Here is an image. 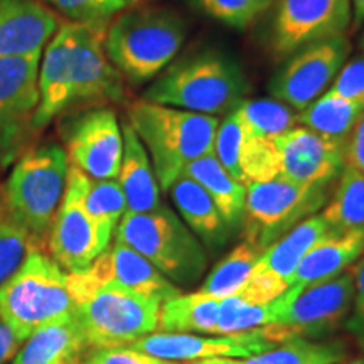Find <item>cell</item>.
<instances>
[{
  "instance_id": "obj_1",
  "label": "cell",
  "mask_w": 364,
  "mask_h": 364,
  "mask_svg": "<svg viewBox=\"0 0 364 364\" xmlns=\"http://www.w3.org/2000/svg\"><path fill=\"white\" fill-rule=\"evenodd\" d=\"M103 38L105 31L75 22L58 27L41 56L36 132L78 103H112L125 98L124 78L105 53Z\"/></svg>"
},
{
  "instance_id": "obj_2",
  "label": "cell",
  "mask_w": 364,
  "mask_h": 364,
  "mask_svg": "<svg viewBox=\"0 0 364 364\" xmlns=\"http://www.w3.org/2000/svg\"><path fill=\"white\" fill-rule=\"evenodd\" d=\"M248 90L238 59L218 49H204L172 61L145 90L144 100L220 117L243 103Z\"/></svg>"
},
{
  "instance_id": "obj_3",
  "label": "cell",
  "mask_w": 364,
  "mask_h": 364,
  "mask_svg": "<svg viewBox=\"0 0 364 364\" xmlns=\"http://www.w3.org/2000/svg\"><path fill=\"white\" fill-rule=\"evenodd\" d=\"M127 124L147 150L159 188L169 191L191 162L213 154L220 118L142 98L129 107Z\"/></svg>"
},
{
  "instance_id": "obj_4",
  "label": "cell",
  "mask_w": 364,
  "mask_h": 364,
  "mask_svg": "<svg viewBox=\"0 0 364 364\" xmlns=\"http://www.w3.org/2000/svg\"><path fill=\"white\" fill-rule=\"evenodd\" d=\"M73 314L91 349L130 346L157 331L162 302L117 284H97L81 273H68Z\"/></svg>"
},
{
  "instance_id": "obj_5",
  "label": "cell",
  "mask_w": 364,
  "mask_h": 364,
  "mask_svg": "<svg viewBox=\"0 0 364 364\" xmlns=\"http://www.w3.org/2000/svg\"><path fill=\"white\" fill-rule=\"evenodd\" d=\"M186 36L188 26L174 11L132 7L108 24L103 46L122 78L144 85L174 61Z\"/></svg>"
},
{
  "instance_id": "obj_6",
  "label": "cell",
  "mask_w": 364,
  "mask_h": 364,
  "mask_svg": "<svg viewBox=\"0 0 364 364\" xmlns=\"http://www.w3.org/2000/svg\"><path fill=\"white\" fill-rule=\"evenodd\" d=\"M66 149L48 142L17 159L2 193V215L41 248L48 243L70 172Z\"/></svg>"
},
{
  "instance_id": "obj_7",
  "label": "cell",
  "mask_w": 364,
  "mask_h": 364,
  "mask_svg": "<svg viewBox=\"0 0 364 364\" xmlns=\"http://www.w3.org/2000/svg\"><path fill=\"white\" fill-rule=\"evenodd\" d=\"M70 316L73 299L68 273L43 250H33L0 289V317L24 343L36 331Z\"/></svg>"
},
{
  "instance_id": "obj_8",
  "label": "cell",
  "mask_w": 364,
  "mask_h": 364,
  "mask_svg": "<svg viewBox=\"0 0 364 364\" xmlns=\"http://www.w3.org/2000/svg\"><path fill=\"white\" fill-rule=\"evenodd\" d=\"M115 241L142 255L174 284L188 285L206 268V255L193 231L162 204L149 213H125L115 230Z\"/></svg>"
},
{
  "instance_id": "obj_9",
  "label": "cell",
  "mask_w": 364,
  "mask_h": 364,
  "mask_svg": "<svg viewBox=\"0 0 364 364\" xmlns=\"http://www.w3.org/2000/svg\"><path fill=\"white\" fill-rule=\"evenodd\" d=\"M327 186H304L285 177L247 186L245 225L247 243L260 252L289 233L300 221L326 206Z\"/></svg>"
},
{
  "instance_id": "obj_10",
  "label": "cell",
  "mask_w": 364,
  "mask_h": 364,
  "mask_svg": "<svg viewBox=\"0 0 364 364\" xmlns=\"http://www.w3.org/2000/svg\"><path fill=\"white\" fill-rule=\"evenodd\" d=\"M351 43L348 36H338L302 46L285 56L284 65L272 76L268 91L272 98L304 112L327 93L349 59Z\"/></svg>"
},
{
  "instance_id": "obj_11",
  "label": "cell",
  "mask_w": 364,
  "mask_h": 364,
  "mask_svg": "<svg viewBox=\"0 0 364 364\" xmlns=\"http://www.w3.org/2000/svg\"><path fill=\"white\" fill-rule=\"evenodd\" d=\"M88 179L80 169L70 166L65 196L49 231V253L68 273L88 270L112 241V236L100 230L85 208L83 198Z\"/></svg>"
},
{
  "instance_id": "obj_12",
  "label": "cell",
  "mask_w": 364,
  "mask_h": 364,
  "mask_svg": "<svg viewBox=\"0 0 364 364\" xmlns=\"http://www.w3.org/2000/svg\"><path fill=\"white\" fill-rule=\"evenodd\" d=\"M43 54L0 61V171L27 150L39 103L38 76Z\"/></svg>"
},
{
  "instance_id": "obj_13",
  "label": "cell",
  "mask_w": 364,
  "mask_h": 364,
  "mask_svg": "<svg viewBox=\"0 0 364 364\" xmlns=\"http://www.w3.org/2000/svg\"><path fill=\"white\" fill-rule=\"evenodd\" d=\"M353 297V272H343L334 279L304 289L265 329L277 344L294 338L327 334L348 321Z\"/></svg>"
},
{
  "instance_id": "obj_14",
  "label": "cell",
  "mask_w": 364,
  "mask_h": 364,
  "mask_svg": "<svg viewBox=\"0 0 364 364\" xmlns=\"http://www.w3.org/2000/svg\"><path fill=\"white\" fill-rule=\"evenodd\" d=\"M351 26V0H279L272 24V49L285 58L302 46L346 36Z\"/></svg>"
},
{
  "instance_id": "obj_15",
  "label": "cell",
  "mask_w": 364,
  "mask_h": 364,
  "mask_svg": "<svg viewBox=\"0 0 364 364\" xmlns=\"http://www.w3.org/2000/svg\"><path fill=\"white\" fill-rule=\"evenodd\" d=\"M65 140L71 166L91 179H117L124 134L112 108H91L70 118L65 124Z\"/></svg>"
},
{
  "instance_id": "obj_16",
  "label": "cell",
  "mask_w": 364,
  "mask_h": 364,
  "mask_svg": "<svg viewBox=\"0 0 364 364\" xmlns=\"http://www.w3.org/2000/svg\"><path fill=\"white\" fill-rule=\"evenodd\" d=\"M279 346L272 341L265 326L235 334H218L204 338L182 332H152L130 344L136 351L169 361H198L206 358L247 359Z\"/></svg>"
},
{
  "instance_id": "obj_17",
  "label": "cell",
  "mask_w": 364,
  "mask_h": 364,
  "mask_svg": "<svg viewBox=\"0 0 364 364\" xmlns=\"http://www.w3.org/2000/svg\"><path fill=\"white\" fill-rule=\"evenodd\" d=\"M275 144L280 159V177L297 184L329 188L346 166V144L326 139L304 125L277 136Z\"/></svg>"
},
{
  "instance_id": "obj_18",
  "label": "cell",
  "mask_w": 364,
  "mask_h": 364,
  "mask_svg": "<svg viewBox=\"0 0 364 364\" xmlns=\"http://www.w3.org/2000/svg\"><path fill=\"white\" fill-rule=\"evenodd\" d=\"M97 284H117L164 304L181 294L169 279L127 245L115 241L83 272Z\"/></svg>"
},
{
  "instance_id": "obj_19",
  "label": "cell",
  "mask_w": 364,
  "mask_h": 364,
  "mask_svg": "<svg viewBox=\"0 0 364 364\" xmlns=\"http://www.w3.org/2000/svg\"><path fill=\"white\" fill-rule=\"evenodd\" d=\"M59 26L38 0H0V61L43 54Z\"/></svg>"
},
{
  "instance_id": "obj_20",
  "label": "cell",
  "mask_w": 364,
  "mask_h": 364,
  "mask_svg": "<svg viewBox=\"0 0 364 364\" xmlns=\"http://www.w3.org/2000/svg\"><path fill=\"white\" fill-rule=\"evenodd\" d=\"M124 154L117 181L124 191L127 213H149L161 206V188L152 162L134 129L122 124Z\"/></svg>"
},
{
  "instance_id": "obj_21",
  "label": "cell",
  "mask_w": 364,
  "mask_h": 364,
  "mask_svg": "<svg viewBox=\"0 0 364 364\" xmlns=\"http://www.w3.org/2000/svg\"><path fill=\"white\" fill-rule=\"evenodd\" d=\"M364 253V235H331L314 247L290 277L289 287L322 284L348 270Z\"/></svg>"
},
{
  "instance_id": "obj_22",
  "label": "cell",
  "mask_w": 364,
  "mask_h": 364,
  "mask_svg": "<svg viewBox=\"0 0 364 364\" xmlns=\"http://www.w3.org/2000/svg\"><path fill=\"white\" fill-rule=\"evenodd\" d=\"M86 344L75 314L36 331L17 351L14 364H78Z\"/></svg>"
},
{
  "instance_id": "obj_23",
  "label": "cell",
  "mask_w": 364,
  "mask_h": 364,
  "mask_svg": "<svg viewBox=\"0 0 364 364\" xmlns=\"http://www.w3.org/2000/svg\"><path fill=\"white\" fill-rule=\"evenodd\" d=\"M336 235L321 215H314L307 220L300 221L289 233H285L275 243H272L262 253L260 260L253 270L272 273L289 284L295 268L302 262V258L316 247L318 241L327 236Z\"/></svg>"
},
{
  "instance_id": "obj_24",
  "label": "cell",
  "mask_w": 364,
  "mask_h": 364,
  "mask_svg": "<svg viewBox=\"0 0 364 364\" xmlns=\"http://www.w3.org/2000/svg\"><path fill=\"white\" fill-rule=\"evenodd\" d=\"M169 193L182 221L196 236L209 247L225 243L231 228L198 182L184 174L171 186Z\"/></svg>"
},
{
  "instance_id": "obj_25",
  "label": "cell",
  "mask_w": 364,
  "mask_h": 364,
  "mask_svg": "<svg viewBox=\"0 0 364 364\" xmlns=\"http://www.w3.org/2000/svg\"><path fill=\"white\" fill-rule=\"evenodd\" d=\"M184 174L198 182L215 203L223 220L230 228H238L245 218L247 204V186L225 171L213 154L199 157L186 167Z\"/></svg>"
},
{
  "instance_id": "obj_26",
  "label": "cell",
  "mask_w": 364,
  "mask_h": 364,
  "mask_svg": "<svg viewBox=\"0 0 364 364\" xmlns=\"http://www.w3.org/2000/svg\"><path fill=\"white\" fill-rule=\"evenodd\" d=\"M221 300L203 292L179 294L166 300L159 311L157 332H182V334L218 336V312Z\"/></svg>"
},
{
  "instance_id": "obj_27",
  "label": "cell",
  "mask_w": 364,
  "mask_h": 364,
  "mask_svg": "<svg viewBox=\"0 0 364 364\" xmlns=\"http://www.w3.org/2000/svg\"><path fill=\"white\" fill-rule=\"evenodd\" d=\"M364 115V103L327 93L299 113V125L336 142L346 144L354 127Z\"/></svg>"
},
{
  "instance_id": "obj_28",
  "label": "cell",
  "mask_w": 364,
  "mask_h": 364,
  "mask_svg": "<svg viewBox=\"0 0 364 364\" xmlns=\"http://www.w3.org/2000/svg\"><path fill=\"white\" fill-rule=\"evenodd\" d=\"M322 218L336 235H364V174L344 166L338 188L326 203Z\"/></svg>"
},
{
  "instance_id": "obj_29",
  "label": "cell",
  "mask_w": 364,
  "mask_h": 364,
  "mask_svg": "<svg viewBox=\"0 0 364 364\" xmlns=\"http://www.w3.org/2000/svg\"><path fill=\"white\" fill-rule=\"evenodd\" d=\"M262 253L263 252L255 248L253 245L241 243L213 268L199 292L218 300L233 297L248 282Z\"/></svg>"
},
{
  "instance_id": "obj_30",
  "label": "cell",
  "mask_w": 364,
  "mask_h": 364,
  "mask_svg": "<svg viewBox=\"0 0 364 364\" xmlns=\"http://www.w3.org/2000/svg\"><path fill=\"white\" fill-rule=\"evenodd\" d=\"M348 356L339 341L314 343L307 338H294L257 356L238 359V364H338Z\"/></svg>"
},
{
  "instance_id": "obj_31",
  "label": "cell",
  "mask_w": 364,
  "mask_h": 364,
  "mask_svg": "<svg viewBox=\"0 0 364 364\" xmlns=\"http://www.w3.org/2000/svg\"><path fill=\"white\" fill-rule=\"evenodd\" d=\"M236 108L247 129L263 139H277L299 125V113L275 98L245 100Z\"/></svg>"
},
{
  "instance_id": "obj_32",
  "label": "cell",
  "mask_w": 364,
  "mask_h": 364,
  "mask_svg": "<svg viewBox=\"0 0 364 364\" xmlns=\"http://www.w3.org/2000/svg\"><path fill=\"white\" fill-rule=\"evenodd\" d=\"M85 208L100 230L113 236L127 213L124 191L117 179H88L83 198Z\"/></svg>"
},
{
  "instance_id": "obj_33",
  "label": "cell",
  "mask_w": 364,
  "mask_h": 364,
  "mask_svg": "<svg viewBox=\"0 0 364 364\" xmlns=\"http://www.w3.org/2000/svg\"><path fill=\"white\" fill-rule=\"evenodd\" d=\"M240 174L245 186L280 177V159L275 139H263L247 129L240 150Z\"/></svg>"
},
{
  "instance_id": "obj_34",
  "label": "cell",
  "mask_w": 364,
  "mask_h": 364,
  "mask_svg": "<svg viewBox=\"0 0 364 364\" xmlns=\"http://www.w3.org/2000/svg\"><path fill=\"white\" fill-rule=\"evenodd\" d=\"M68 22L107 31L110 22L122 12L135 7L139 0H43Z\"/></svg>"
},
{
  "instance_id": "obj_35",
  "label": "cell",
  "mask_w": 364,
  "mask_h": 364,
  "mask_svg": "<svg viewBox=\"0 0 364 364\" xmlns=\"http://www.w3.org/2000/svg\"><path fill=\"white\" fill-rule=\"evenodd\" d=\"M36 248L39 247L29 235L0 213V289L16 275Z\"/></svg>"
},
{
  "instance_id": "obj_36",
  "label": "cell",
  "mask_w": 364,
  "mask_h": 364,
  "mask_svg": "<svg viewBox=\"0 0 364 364\" xmlns=\"http://www.w3.org/2000/svg\"><path fill=\"white\" fill-rule=\"evenodd\" d=\"M206 16L223 24L243 29L252 24L273 0H191Z\"/></svg>"
},
{
  "instance_id": "obj_37",
  "label": "cell",
  "mask_w": 364,
  "mask_h": 364,
  "mask_svg": "<svg viewBox=\"0 0 364 364\" xmlns=\"http://www.w3.org/2000/svg\"><path fill=\"white\" fill-rule=\"evenodd\" d=\"M287 289H289V284L279 277L267 272L253 270L243 289L236 294V297L250 306H265L280 297Z\"/></svg>"
},
{
  "instance_id": "obj_38",
  "label": "cell",
  "mask_w": 364,
  "mask_h": 364,
  "mask_svg": "<svg viewBox=\"0 0 364 364\" xmlns=\"http://www.w3.org/2000/svg\"><path fill=\"white\" fill-rule=\"evenodd\" d=\"M81 364H181L179 361H169L150 356L147 353L136 351L130 346H120V348H100L91 349L83 358Z\"/></svg>"
},
{
  "instance_id": "obj_39",
  "label": "cell",
  "mask_w": 364,
  "mask_h": 364,
  "mask_svg": "<svg viewBox=\"0 0 364 364\" xmlns=\"http://www.w3.org/2000/svg\"><path fill=\"white\" fill-rule=\"evenodd\" d=\"M329 91L338 97L364 103V56L348 59Z\"/></svg>"
},
{
  "instance_id": "obj_40",
  "label": "cell",
  "mask_w": 364,
  "mask_h": 364,
  "mask_svg": "<svg viewBox=\"0 0 364 364\" xmlns=\"http://www.w3.org/2000/svg\"><path fill=\"white\" fill-rule=\"evenodd\" d=\"M353 282H354V297L353 309L349 314L346 327L349 332L358 339V343L364 348V253L356 262V267L353 268Z\"/></svg>"
},
{
  "instance_id": "obj_41",
  "label": "cell",
  "mask_w": 364,
  "mask_h": 364,
  "mask_svg": "<svg viewBox=\"0 0 364 364\" xmlns=\"http://www.w3.org/2000/svg\"><path fill=\"white\" fill-rule=\"evenodd\" d=\"M344 157L346 166H351L353 169L364 174V115L354 127L349 139L346 140Z\"/></svg>"
},
{
  "instance_id": "obj_42",
  "label": "cell",
  "mask_w": 364,
  "mask_h": 364,
  "mask_svg": "<svg viewBox=\"0 0 364 364\" xmlns=\"http://www.w3.org/2000/svg\"><path fill=\"white\" fill-rule=\"evenodd\" d=\"M22 344L24 343H21L16 332L11 329V326L0 317V364H7L11 361Z\"/></svg>"
},
{
  "instance_id": "obj_43",
  "label": "cell",
  "mask_w": 364,
  "mask_h": 364,
  "mask_svg": "<svg viewBox=\"0 0 364 364\" xmlns=\"http://www.w3.org/2000/svg\"><path fill=\"white\" fill-rule=\"evenodd\" d=\"M353 4V26L354 29L364 24V0H351Z\"/></svg>"
},
{
  "instance_id": "obj_44",
  "label": "cell",
  "mask_w": 364,
  "mask_h": 364,
  "mask_svg": "<svg viewBox=\"0 0 364 364\" xmlns=\"http://www.w3.org/2000/svg\"><path fill=\"white\" fill-rule=\"evenodd\" d=\"M191 364H238V359L231 358H206V359H198Z\"/></svg>"
},
{
  "instance_id": "obj_45",
  "label": "cell",
  "mask_w": 364,
  "mask_h": 364,
  "mask_svg": "<svg viewBox=\"0 0 364 364\" xmlns=\"http://www.w3.org/2000/svg\"><path fill=\"white\" fill-rule=\"evenodd\" d=\"M359 49H361V53H363V56H364V31H363V34H361V39H359Z\"/></svg>"
},
{
  "instance_id": "obj_46",
  "label": "cell",
  "mask_w": 364,
  "mask_h": 364,
  "mask_svg": "<svg viewBox=\"0 0 364 364\" xmlns=\"http://www.w3.org/2000/svg\"><path fill=\"white\" fill-rule=\"evenodd\" d=\"M346 364H364V359H354V361L346 363Z\"/></svg>"
},
{
  "instance_id": "obj_47",
  "label": "cell",
  "mask_w": 364,
  "mask_h": 364,
  "mask_svg": "<svg viewBox=\"0 0 364 364\" xmlns=\"http://www.w3.org/2000/svg\"><path fill=\"white\" fill-rule=\"evenodd\" d=\"M0 213H2V193H0Z\"/></svg>"
}]
</instances>
